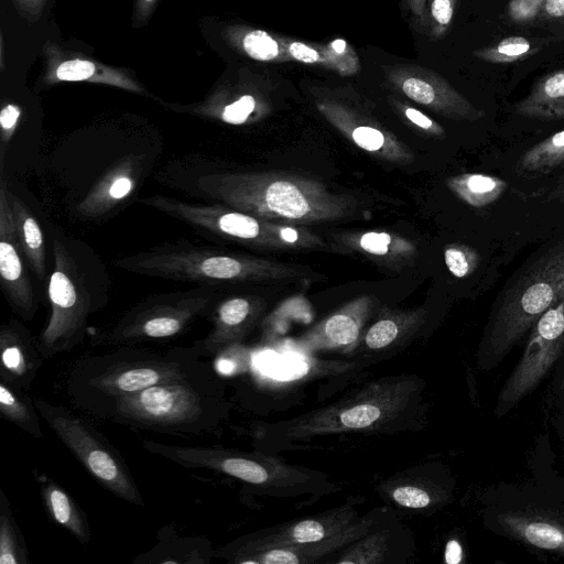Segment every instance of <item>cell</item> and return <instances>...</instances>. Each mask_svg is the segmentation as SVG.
<instances>
[{
	"mask_svg": "<svg viewBox=\"0 0 564 564\" xmlns=\"http://www.w3.org/2000/svg\"><path fill=\"white\" fill-rule=\"evenodd\" d=\"M289 54L299 62L315 64L326 62V58L316 48L302 42H291L288 46Z\"/></svg>",
	"mask_w": 564,
	"mask_h": 564,
	"instance_id": "obj_37",
	"label": "cell"
},
{
	"mask_svg": "<svg viewBox=\"0 0 564 564\" xmlns=\"http://www.w3.org/2000/svg\"><path fill=\"white\" fill-rule=\"evenodd\" d=\"M228 404L216 372L156 384L120 398L93 417L180 437H203L220 432Z\"/></svg>",
	"mask_w": 564,
	"mask_h": 564,
	"instance_id": "obj_3",
	"label": "cell"
},
{
	"mask_svg": "<svg viewBox=\"0 0 564 564\" xmlns=\"http://www.w3.org/2000/svg\"><path fill=\"white\" fill-rule=\"evenodd\" d=\"M513 111L539 120L564 119V69L538 80L530 93L514 105Z\"/></svg>",
	"mask_w": 564,
	"mask_h": 564,
	"instance_id": "obj_22",
	"label": "cell"
},
{
	"mask_svg": "<svg viewBox=\"0 0 564 564\" xmlns=\"http://www.w3.org/2000/svg\"><path fill=\"white\" fill-rule=\"evenodd\" d=\"M356 505V501H347V503L324 513L239 536L216 549L215 558L239 564L247 555L265 549L305 544L326 539L358 519Z\"/></svg>",
	"mask_w": 564,
	"mask_h": 564,
	"instance_id": "obj_10",
	"label": "cell"
},
{
	"mask_svg": "<svg viewBox=\"0 0 564 564\" xmlns=\"http://www.w3.org/2000/svg\"><path fill=\"white\" fill-rule=\"evenodd\" d=\"M34 403L47 426L99 486L121 500L144 507L124 457L93 423L64 405L40 398Z\"/></svg>",
	"mask_w": 564,
	"mask_h": 564,
	"instance_id": "obj_7",
	"label": "cell"
},
{
	"mask_svg": "<svg viewBox=\"0 0 564 564\" xmlns=\"http://www.w3.org/2000/svg\"><path fill=\"white\" fill-rule=\"evenodd\" d=\"M388 75L410 99L434 107L447 116L477 120L484 115L432 70L402 65L391 67Z\"/></svg>",
	"mask_w": 564,
	"mask_h": 564,
	"instance_id": "obj_12",
	"label": "cell"
},
{
	"mask_svg": "<svg viewBox=\"0 0 564 564\" xmlns=\"http://www.w3.org/2000/svg\"><path fill=\"white\" fill-rule=\"evenodd\" d=\"M390 530H379L368 533L340 554L334 562L338 564H377L387 562L389 554Z\"/></svg>",
	"mask_w": 564,
	"mask_h": 564,
	"instance_id": "obj_29",
	"label": "cell"
},
{
	"mask_svg": "<svg viewBox=\"0 0 564 564\" xmlns=\"http://www.w3.org/2000/svg\"><path fill=\"white\" fill-rule=\"evenodd\" d=\"M142 447L184 468L219 473L275 496L332 491L326 477L307 468L289 466L261 452H242L221 446H184L145 438Z\"/></svg>",
	"mask_w": 564,
	"mask_h": 564,
	"instance_id": "obj_6",
	"label": "cell"
},
{
	"mask_svg": "<svg viewBox=\"0 0 564 564\" xmlns=\"http://www.w3.org/2000/svg\"><path fill=\"white\" fill-rule=\"evenodd\" d=\"M138 182V165L132 158L115 164L93 186L78 206L83 216H102L129 198Z\"/></svg>",
	"mask_w": 564,
	"mask_h": 564,
	"instance_id": "obj_19",
	"label": "cell"
},
{
	"mask_svg": "<svg viewBox=\"0 0 564 564\" xmlns=\"http://www.w3.org/2000/svg\"><path fill=\"white\" fill-rule=\"evenodd\" d=\"M48 276L50 316L36 338L45 360L72 351L88 332V321L108 300L109 276L93 250L63 232L53 234Z\"/></svg>",
	"mask_w": 564,
	"mask_h": 564,
	"instance_id": "obj_4",
	"label": "cell"
},
{
	"mask_svg": "<svg viewBox=\"0 0 564 564\" xmlns=\"http://www.w3.org/2000/svg\"><path fill=\"white\" fill-rule=\"evenodd\" d=\"M390 242L391 237L386 232H368L360 239L362 249L375 254L386 253Z\"/></svg>",
	"mask_w": 564,
	"mask_h": 564,
	"instance_id": "obj_40",
	"label": "cell"
},
{
	"mask_svg": "<svg viewBox=\"0 0 564 564\" xmlns=\"http://www.w3.org/2000/svg\"><path fill=\"white\" fill-rule=\"evenodd\" d=\"M563 379H564V378H563ZM563 382H564V380H563Z\"/></svg>",
	"mask_w": 564,
	"mask_h": 564,
	"instance_id": "obj_49",
	"label": "cell"
},
{
	"mask_svg": "<svg viewBox=\"0 0 564 564\" xmlns=\"http://www.w3.org/2000/svg\"><path fill=\"white\" fill-rule=\"evenodd\" d=\"M456 0H432L431 14L441 29H446L454 14Z\"/></svg>",
	"mask_w": 564,
	"mask_h": 564,
	"instance_id": "obj_39",
	"label": "cell"
},
{
	"mask_svg": "<svg viewBox=\"0 0 564 564\" xmlns=\"http://www.w3.org/2000/svg\"><path fill=\"white\" fill-rule=\"evenodd\" d=\"M155 0H139L138 10L141 14L147 15Z\"/></svg>",
	"mask_w": 564,
	"mask_h": 564,
	"instance_id": "obj_47",
	"label": "cell"
},
{
	"mask_svg": "<svg viewBox=\"0 0 564 564\" xmlns=\"http://www.w3.org/2000/svg\"><path fill=\"white\" fill-rule=\"evenodd\" d=\"M413 12L421 17L423 14L424 0H411Z\"/></svg>",
	"mask_w": 564,
	"mask_h": 564,
	"instance_id": "obj_48",
	"label": "cell"
},
{
	"mask_svg": "<svg viewBox=\"0 0 564 564\" xmlns=\"http://www.w3.org/2000/svg\"><path fill=\"white\" fill-rule=\"evenodd\" d=\"M389 495L395 503L410 509L429 508L445 499L443 491L419 482L400 484Z\"/></svg>",
	"mask_w": 564,
	"mask_h": 564,
	"instance_id": "obj_30",
	"label": "cell"
},
{
	"mask_svg": "<svg viewBox=\"0 0 564 564\" xmlns=\"http://www.w3.org/2000/svg\"><path fill=\"white\" fill-rule=\"evenodd\" d=\"M462 546L456 540H451L445 549V562L449 564H457L462 561Z\"/></svg>",
	"mask_w": 564,
	"mask_h": 564,
	"instance_id": "obj_43",
	"label": "cell"
},
{
	"mask_svg": "<svg viewBox=\"0 0 564 564\" xmlns=\"http://www.w3.org/2000/svg\"><path fill=\"white\" fill-rule=\"evenodd\" d=\"M40 496L50 518L82 544L91 540L87 514L73 496L45 473L35 471Z\"/></svg>",
	"mask_w": 564,
	"mask_h": 564,
	"instance_id": "obj_21",
	"label": "cell"
},
{
	"mask_svg": "<svg viewBox=\"0 0 564 564\" xmlns=\"http://www.w3.org/2000/svg\"><path fill=\"white\" fill-rule=\"evenodd\" d=\"M47 84L59 82H89L143 94V87L126 70L113 68L54 44L45 45Z\"/></svg>",
	"mask_w": 564,
	"mask_h": 564,
	"instance_id": "obj_13",
	"label": "cell"
},
{
	"mask_svg": "<svg viewBox=\"0 0 564 564\" xmlns=\"http://www.w3.org/2000/svg\"><path fill=\"white\" fill-rule=\"evenodd\" d=\"M564 166V130L553 133L525 151L516 170L520 175L550 174Z\"/></svg>",
	"mask_w": 564,
	"mask_h": 564,
	"instance_id": "obj_25",
	"label": "cell"
},
{
	"mask_svg": "<svg viewBox=\"0 0 564 564\" xmlns=\"http://www.w3.org/2000/svg\"><path fill=\"white\" fill-rule=\"evenodd\" d=\"M564 293V238L521 269L499 295L485 336L489 367L531 330Z\"/></svg>",
	"mask_w": 564,
	"mask_h": 564,
	"instance_id": "obj_5",
	"label": "cell"
},
{
	"mask_svg": "<svg viewBox=\"0 0 564 564\" xmlns=\"http://www.w3.org/2000/svg\"><path fill=\"white\" fill-rule=\"evenodd\" d=\"M45 359L36 339L17 319L0 327V379L30 390Z\"/></svg>",
	"mask_w": 564,
	"mask_h": 564,
	"instance_id": "obj_15",
	"label": "cell"
},
{
	"mask_svg": "<svg viewBox=\"0 0 564 564\" xmlns=\"http://www.w3.org/2000/svg\"><path fill=\"white\" fill-rule=\"evenodd\" d=\"M547 198L564 203V174L557 180Z\"/></svg>",
	"mask_w": 564,
	"mask_h": 564,
	"instance_id": "obj_45",
	"label": "cell"
},
{
	"mask_svg": "<svg viewBox=\"0 0 564 564\" xmlns=\"http://www.w3.org/2000/svg\"><path fill=\"white\" fill-rule=\"evenodd\" d=\"M215 372L194 345L165 351L122 345L77 358L63 377V389L75 409L94 416L117 399L156 384Z\"/></svg>",
	"mask_w": 564,
	"mask_h": 564,
	"instance_id": "obj_1",
	"label": "cell"
},
{
	"mask_svg": "<svg viewBox=\"0 0 564 564\" xmlns=\"http://www.w3.org/2000/svg\"><path fill=\"white\" fill-rule=\"evenodd\" d=\"M352 139L360 148L367 151H376L383 145V134L371 127H358L352 132Z\"/></svg>",
	"mask_w": 564,
	"mask_h": 564,
	"instance_id": "obj_36",
	"label": "cell"
},
{
	"mask_svg": "<svg viewBox=\"0 0 564 564\" xmlns=\"http://www.w3.org/2000/svg\"><path fill=\"white\" fill-rule=\"evenodd\" d=\"M531 51V43L522 36H509L494 46L478 50L474 53L489 63H512L521 59Z\"/></svg>",
	"mask_w": 564,
	"mask_h": 564,
	"instance_id": "obj_31",
	"label": "cell"
},
{
	"mask_svg": "<svg viewBox=\"0 0 564 564\" xmlns=\"http://www.w3.org/2000/svg\"><path fill=\"white\" fill-rule=\"evenodd\" d=\"M405 116L408 119H410L413 123L416 126L423 128V129H431L434 124L433 121L424 116L422 112L414 108H406L405 109Z\"/></svg>",
	"mask_w": 564,
	"mask_h": 564,
	"instance_id": "obj_44",
	"label": "cell"
},
{
	"mask_svg": "<svg viewBox=\"0 0 564 564\" xmlns=\"http://www.w3.org/2000/svg\"><path fill=\"white\" fill-rule=\"evenodd\" d=\"M46 0H13L17 8L24 14L26 18L37 19L42 9L45 4Z\"/></svg>",
	"mask_w": 564,
	"mask_h": 564,
	"instance_id": "obj_41",
	"label": "cell"
},
{
	"mask_svg": "<svg viewBox=\"0 0 564 564\" xmlns=\"http://www.w3.org/2000/svg\"><path fill=\"white\" fill-rule=\"evenodd\" d=\"M24 535L13 516L10 500L0 488V564H31Z\"/></svg>",
	"mask_w": 564,
	"mask_h": 564,
	"instance_id": "obj_26",
	"label": "cell"
},
{
	"mask_svg": "<svg viewBox=\"0 0 564 564\" xmlns=\"http://www.w3.org/2000/svg\"><path fill=\"white\" fill-rule=\"evenodd\" d=\"M241 45L246 54L257 61H272L280 54L278 41L261 30L247 32L242 37Z\"/></svg>",
	"mask_w": 564,
	"mask_h": 564,
	"instance_id": "obj_32",
	"label": "cell"
},
{
	"mask_svg": "<svg viewBox=\"0 0 564 564\" xmlns=\"http://www.w3.org/2000/svg\"><path fill=\"white\" fill-rule=\"evenodd\" d=\"M254 318L253 303L246 297L221 301L213 311V327L195 348L205 358L216 357L224 349L240 344Z\"/></svg>",
	"mask_w": 564,
	"mask_h": 564,
	"instance_id": "obj_16",
	"label": "cell"
},
{
	"mask_svg": "<svg viewBox=\"0 0 564 564\" xmlns=\"http://www.w3.org/2000/svg\"><path fill=\"white\" fill-rule=\"evenodd\" d=\"M444 257L448 270L457 278L469 274L477 263V253L466 247H449L445 250Z\"/></svg>",
	"mask_w": 564,
	"mask_h": 564,
	"instance_id": "obj_33",
	"label": "cell"
},
{
	"mask_svg": "<svg viewBox=\"0 0 564 564\" xmlns=\"http://www.w3.org/2000/svg\"><path fill=\"white\" fill-rule=\"evenodd\" d=\"M423 387V380L414 375L379 378L326 406L268 425L261 440L289 443L333 434L410 427L419 416Z\"/></svg>",
	"mask_w": 564,
	"mask_h": 564,
	"instance_id": "obj_2",
	"label": "cell"
},
{
	"mask_svg": "<svg viewBox=\"0 0 564 564\" xmlns=\"http://www.w3.org/2000/svg\"><path fill=\"white\" fill-rule=\"evenodd\" d=\"M0 415L35 438H43L40 414L34 400L22 390L0 379Z\"/></svg>",
	"mask_w": 564,
	"mask_h": 564,
	"instance_id": "obj_24",
	"label": "cell"
},
{
	"mask_svg": "<svg viewBox=\"0 0 564 564\" xmlns=\"http://www.w3.org/2000/svg\"><path fill=\"white\" fill-rule=\"evenodd\" d=\"M361 312H340L306 334L296 347L303 354L321 351L352 352L360 341Z\"/></svg>",
	"mask_w": 564,
	"mask_h": 564,
	"instance_id": "obj_20",
	"label": "cell"
},
{
	"mask_svg": "<svg viewBox=\"0 0 564 564\" xmlns=\"http://www.w3.org/2000/svg\"><path fill=\"white\" fill-rule=\"evenodd\" d=\"M281 237L289 242L295 241L297 239V234L295 230L291 228H283L280 231Z\"/></svg>",
	"mask_w": 564,
	"mask_h": 564,
	"instance_id": "obj_46",
	"label": "cell"
},
{
	"mask_svg": "<svg viewBox=\"0 0 564 564\" xmlns=\"http://www.w3.org/2000/svg\"><path fill=\"white\" fill-rule=\"evenodd\" d=\"M378 511L356 519L338 533L326 539L289 546L265 549L243 557L239 564H308L348 546L365 536L378 523Z\"/></svg>",
	"mask_w": 564,
	"mask_h": 564,
	"instance_id": "obj_14",
	"label": "cell"
},
{
	"mask_svg": "<svg viewBox=\"0 0 564 564\" xmlns=\"http://www.w3.org/2000/svg\"><path fill=\"white\" fill-rule=\"evenodd\" d=\"M452 183L457 194L475 207H484L498 200L508 186L505 180L480 173L462 175Z\"/></svg>",
	"mask_w": 564,
	"mask_h": 564,
	"instance_id": "obj_27",
	"label": "cell"
},
{
	"mask_svg": "<svg viewBox=\"0 0 564 564\" xmlns=\"http://www.w3.org/2000/svg\"><path fill=\"white\" fill-rule=\"evenodd\" d=\"M498 522L511 538L564 557V521L554 513L528 509L502 513Z\"/></svg>",
	"mask_w": 564,
	"mask_h": 564,
	"instance_id": "obj_17",
	"label": "cell"
},
{
	"mask_svg": "<svg viewBox=\"0 0 564 564\" xmlns=\"http://www.w3.org/2000/svg\"><path fill=\"white\" fill-rule=\"evenodd\" d=\"M21 109L14 104H7L0 111V172L3 175L6 150L18 128Z\"/></svg>",
	"mask_w": 564,
	"mask_h": 564,
	"instance_id": "obj_34",
	"label": "cell"
},
{
	"mask_svg": "<svg viewBox=\"0 0 564 564\" xmlns=\"http://www.w3.org/2000/svg\"><path fill=\"white\" fill-rule=\"evenodd\" d=\"M215 551L207 538L181 535L166 527L159 532L153 547L138 554L132 564H209Z\"/></svg>",
	"mask_w": 564,
	"mask_h": 564,
	"instance_id": "obj_18",
	"label": "cell"
},
{
	"mask_svg": "<svg viewBox=\"0 0 564 564\" xmlns=\"http://www.w3.org/2000/svg\"><path fill=\"white\" fill-rule=\"evenodd\" d=\"M263 202L271 212L288 218H301L311 209L304 194L288 181L271 183L263 193Z\"/></svg>",
	"mask_w": 564,
	"mask_h": 564,
	"instance_id": "obj_28",
	"label": "cell"
},
{
	"mask_svg": "<svg viewBox=\"0 0 564 564\" xmlns=\"http://www.w3.org/2000/svg\"><path fill=\"white\" fill-rule=\"evenodd\" d=\"M564 350V293L535 322L513 372L501 389L496 415L507 411L532 392Z\"/></svg>",
	"mask_w": 564,
	"mask_h": 564,
	"instance_id": "obj_9",
	"label": "cell"
},
{
	"mask_svg": "<svg viewBox=\"0 0 564 564\" xmlns=\"http://www.w3.org/2000/svg\"><path fill=\"white\" fill-rule=\"evenodd\" d=\"M544 0H511L509 14L517 21L532 19Z\"/></svg>",
	"mask_w": 564,
	"mask_h": 564,
	"instance_id": "obj_38",
	"label": "cell"
},
{
	"mask_svg": "<svg viewBox=\"0 0 564 564\" xmlns=\"http://www.w3.org/2000/svg\"><path fill=\"white\" fill-rule=\"evenodd\" d=\"M8 199L23 254L36 278H46V249L44 232L29 207L8 189Z\"/></svg>",
	"mask_w": 564,
	"mask_h": 564,
	"instance_id": "obj_23",
	"label": "cell"
},
{
	"mask_svg": "<svg viewBox=\"0 0 564 564\" xmlns=\"http://www.w3.org/2000/svg\"><path fill=\"white\" fill-rule=\"evenodd\" d=\"M212 285H199L149 296L127 311L112 326L93 338L95 345H133L166 340L184 334L212 306L215 299Z\"/></svg>",
	"mask_w": 564,
	"mask_h": 564,
	"instance_id": "obj_8",
	"label": "cell"
},
{
	"mask_svg": "<svg viewBox=\"0 0 564 564\" xmlns=\"http://www.w3.org/2000/svg\"><path fill=\"white\" fill-rule=\"evenodd\" d=\"M0 181V281L12 310L22 319L31 321L39 304L19 242L3 175Z\"/></svg>",
	"mask_w": 564,
	"mask_h": 564,
	"instance_id": "obj_11",
	"label": "cell"
},
{
	"mask_svg": "<svg viewBox=\"0 0 564 564\" xmlns=\"http://www.w3.org/2000/svg\"><path fill=\"white\" fill-rule=\"evenodd\" d=\"M254 107V98L251 95H243L239 99L224 106L214 116H218L226 123L241 124L247 121Z\"/></svg>",
	"mask_w": 564,
	"mask_h": 564,
	"instance_id": "obj_35",
	"label": "cell"
},
{
	"mask_svg": "<svg viewBox=\"0 0 564 564\" xmlns=\"http://www.w3.org/2000/svg\"><path fill=\"white\" fill-rule=\"evenodd\" d=\"M542 11L545 15L553 19L564 17V0H544Z\"/></svg>",
	"mask_w": 564,
	"mask_h": 564,
	"instance_id": "obj_42",
	"label": "cell"
}]
</instances>
